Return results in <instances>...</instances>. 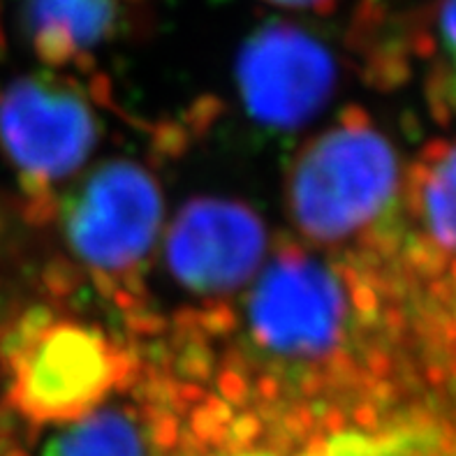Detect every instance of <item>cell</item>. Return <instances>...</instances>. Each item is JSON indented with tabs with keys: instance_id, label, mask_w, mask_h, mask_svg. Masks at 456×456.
Returning a JSON list of instances; mask_svg holds the SVG:
<instances>
[{
	"instance_id": "obj_4",
	"label": "cell",
	"mask_w": 456,
	"mask_h": 456,
	"mask_svg": "<svg viewBox=\"0 0 456 456\" xmlns=\"http://www.w3.org/2000/svg\"><path fill=\"white\" fill-rule=\"evenodd\" d=\"M69 253L126 308L137 306L142 273L162 225V192L139 162L110 160L63 197L58 208Z\"/></svg>"
},
{
	"instance_id": "obj_11",
	"label": "cell",
	"mask_w": 456,
	"mask_h": 456,
	"mask_svg": "<svg viewBox=\"0 0 456 456\" xmlns=\"http://www.w3.org/2000/svg\"><path fill=\"white\" fill-rule=\"evenodd\" d=\"M434 30L436 72L431 88L450 110H456V0H440Z\"/></svg>"
},
{
	"instance_id": "obj_5",
	"label": "cell",
	"mask_w": 456,
	"mask_h": 456,
	"mask_svg": "<svg viewBox=\"0 0 456 456\" xmlns=\"http://www.w3.org/2000/svg\"><path fill=\"white\" fill-rule=\"evenodd\" d=\"M100 139L88 88L56 69L0 86V153L40 214H52L56 185L86 165Z\"/></svg>"
},
{
	"instance_id": "obj_8",
	"label": "cell",
	"mask_w": 456,
	"mask_h": 456,
	"mask_svg": "<svg viewBox=\"0 0 456 456\" xmlns=\"http://www.w3.org/2000/svg\"><path fill=\"white\" fill-rule=\"evenodd\" d=\"M23 45L53 69H91L149 21L146 0H12Z\"/></svg>"
},
{
	"instance_id": "obj_10",
	"label": "cell",
	"mask_w": 456,
	"mask_h": 456,
	"mask_svg": "<svg viewBox=\"0 0 456 456\" xmlns=\"http://www.w3.org/2000/svg\"><path fill=\"white\" fill-rule=\"evenodd\" d=\"M417 208L428 237L456 250V146L427 158L417 172Z\"/></svg>"
},
{
	"instance_id": "obj_3",
	"label": "cell",
	"mask_w": 456,
	"mask_h": 456,
	"mask_svg": "<svg viewBox=\"0 0 456 456\" xmlns=\"http://www.w3.org/2000/svg\"><path fill=\"white\" fill-rule=\"evenodd\" d=\"M396 192V153L362 111H347L315 134L297 153L285 185L301 237L331 253L387 218Z\"/></svg>"
},
{
	"instance_id": "obj_2",
	"label": "cell",
	"mask_w": 456,
	"mask_h": 456,
	"mask_svg": "<svg viewBox=\"0 0 456 456\" xmlns=\"http://www.w3.org/2000/svg\"><path fill=\"white\" fill-rule=\"evenodd\" d=\"M7 403L26 424L72 422L133 385V353L88 320L23 313L3 336Z\"/></svg>"
},
{
	"instance_id": "obj_6",
	"label": "cell",
	"mask_w": 456,
	"mask_h": 456,
	"mask_svg": "<svg viewBox=\"0 0 456 456\" xmlns=\"http://www.w3.org/2000/svg\"><path fill=\"white\" fill-rule=\"evenodd\" d=\"M334 53L295 21H266L246 37L237 58L243 107L276 130L304 126L330 102L336 86Z\"/></svg>"
},
{
	"instance_id": "obj_13",
	"label": "cell",
	"mask_w": 456,
	"mask_h": 456,
	"mask_svg": "<svg viewBox=\"0 0 456 456\" xmlns=\"http://www.w3.org/2000/svg\"><path fill=\"white\" fill-rule=\"evenodd\" d=\"M272 5L285 7V10H304V12H331L341 0H266Z\"/></svg>"
},
{
	"instance_id": "obj_9",
	"label": "cell",
	"mask_w": 456,
	"mask_h": 456,
	"mask_svg": "<svg viewBox=\"0 0 456 456\" xmlns=\"http://www.w3.org/2000/svg\"><path fill=\"white\" fill-rule=\"evenodd\" d=\"M176 403L165 389L133 394V385L72 422L49 424L37 456H179Z\"/></svg>"
},
{
	"instance_id": "obj_7",
	"label": "cell",
	"mask_w": 456,
	"mask_h": 456,
	"mask_svg": "<svg viewBox=\"0 0 456 456\" xmlns=\"http://www.w3.org/2000/svg\"><path fill=\"white\" fill-rule=\"evenodd\" d=\"M266 227L248 204L195 200L167 232V266L191 295L220 299L237 295L265 265Z\"/></svg>"
},
{
	"instance_id": "obj_12",
	"label": "cell",
	"mask_w": 456,
	"mask_h": 456,
	"mask_svg": "<svg viewBox=\"0 0 456 456\" xmlns=\"http://www.w3.org/2000/svg\"><path fill=\"white\" fill-rule=\"evenodd\" d=\"M378 456H456V431L428 424H396Z\"/></svg>"
},
{
	"instance_id": "obj_1",
	"label": "cell",
	"mask_w": 456,
	"mask_h": 456,
	"mask_svg": "<svg viewBox=\"0 0 456 456\" xmlns=\"http://www.w3.org/2000/svg\"><path fill=\"white\" fill-rule=\"evenodd\" d=\"M364 322V281L338 255L297 243L278 248L237 304L197 322L225 338L218 387L234 428L246 417H269L276 431L308 440L330 419L336 431Z\"/></svg>"
}]
</instances>
